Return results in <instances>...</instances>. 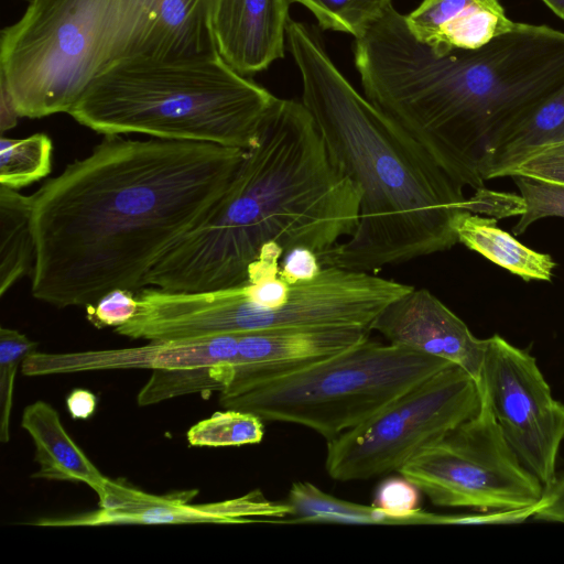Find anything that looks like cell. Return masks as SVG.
I'll use <instances>...</instances> for the list:
<instances>
[{"mask_svg": "<svg viewBox=\"0 0 564 564\" xmlns=\"http://www.w3.org/2000/svg\"><path fill=\"white\" fill-rule=\"evenodd\" d=\"M405 22L413 36L438 55L481 47L518 24L499 0H423Z\"/></svg>", "mask_w": 564, "mask_h": 564, "instance_id": "obj_16", "label": "cell"}, {"mask_svg": "<svg viewBox=\"0 0 564 564\" xmlns=\"http://www.w3.org/2000/svg\"><path fill=\"white\" fill-rule=\"evenodd\" d=\"M564 142V87L500 130L479 163L484 181L508 176L536 150Z\"/></svg>", "mask_w": 564, "mask_h": 564, "instance_id": "obj_19", "label": "cell"}, {"mask_svg": "<svg viewBox=\"0 0 564 564\" xmlns=\"http://www.w3.org/2000/svg\"><path fill=\"white\" fill-rule=\"evenodd\" d=\"M458 242L525 281H550L555 262L497 226L494 217L462 210L454 221Z\"/></svg>", "mask_w": 564, "mask_h": 564, "instance_id": "obj_20", "label": "cell"}, {"mask_svg": "<svg viewBox=\"0 0 564 564\" xmlns=\"http://www.w3.org/2000/svg\"><path fill=\"white\" fill-rule=\"evenodd\" d=\"M286 41L301 74L302 102L361 191L355 231L319 257L322 267L372 272L454 247V221L466 209L464 186L354 88L315 26L290 19Z\"/></svg>", "mask_w": 564, "mask_h": 564, "instance_id": "obj_4", "label": "cell"}, {"mask_svg": "<svg viewBox=\"0 0 564 564\" xmlns=\"http://www.w3.org/2000/svg\"><path fill=\"white\" fill-rule=\"evenodd\" d=\"M31 196L0 185V296L32 273L35 241Z\"/></svg>", "mask_w": 564, "mask_h": 564, "instance_id": "obj_21", "label": "cell"}, {"mask_svg": "<svg viewBox=\"0 0 564 564\" xmlns=\"http://www.w3.org/2000/svg\"><path fill=\"white\" fill-rule=\"evenodd\" d=\"M533 519L564 523V471L556 475L553 484L544 489Z\"/></svg>", "mask_w": 564, "mask_h": 564, "instance_id": "obj_33", "label": "cell"}, {"mask_svg": "<svg viewBox=\"0 0 564 564\" xmlns=\"http://www.w3.org/2000/svg\"><path fill=\"white\" fill-rule=\"evenodd\" d=\"M290 2L212 0V29L220 57L243 76L283 57Z\"/></svg>", "mask_w": 564, "mask_h": 564, "instance_id": "obj_15", "label": "cell"}, {"mask_svg": "<svg viewBox=\"0 0 564 564\" xmlns=\"http://www.w3.org/2000/svg\"><path fill=\"white\" fill-rule=\"evenodd\" d=\"M527 176L564 185V153L544 147L514 166L508 176Z\"/></svg>", "mask_w": 564, "mask_h": 564, "instance_id": "obj_31", "label": "cell"}, {"mask_svg": "<svg viewBox=\"0 0 564 564\" xmlns=\"http://www.w3.org/2000/svg\"><path fill=\"white\" fill-rule=\"evenodd\" d=\"M361 191L303 105L276 98L226 192L142 282L197 292L243 283L264 246L322 257L355 231Z\"/></svg>", "mask_w": 564, "mask_h": 564, "instance_id": "obj_3", "label": "cell"}, {"mask_svg": "<svg viewBox=\"0 0 564 564\" xmlns=\"http://www.w3.org/2000/svg\"><path fill=\"white\" fill-rule=\"evenodd\" d=\"M558 18L564 20V0H542Z\"/></svg>", "mask_w": 564, "mask_h": 564, "instance_id": "obj_36", "label": "cell"}, {"mask_svg": "<svg viewBox=\"0 0 564 564\" xmlns=\"http://www.w3.org/2000/svg\"><path fill=\"white\" fill-rule=\"evenodd\" d=\"M238 351L237 334L154 340L120 349L48 354L35 351L21 365L23 375L39 377L100 370L183 369L232 364Z\"/></svg>", "mask_w": 564, "mask_h": 564, "instance_id": "obj_14", "label": "cell"}, {"mask_svg": "<svg viewBox=\"0 0 564 564\" xmlns=\"http://www.w3.org/2000/svg\"><path fill=\"white\" fill-rule=\"evenodd\" d=\"M263 434V421L259 416L225 409L194 424L186 437L193 446L226 447L258 444Z\"/></svg>", "mask_w": 564, "mask_h": 564, "instance_id": "obj_25", "label": "cell"}, {"mask_svg": "<svg viewBox=\"0 0 564 564\" xmlns=\"http://www.w3.org/2000/svg\"><path fill=\"white\" fill-rule=\"evenodd\" d=\"M194 491L152 496L110 481L99 509L63 518L40 519L43 527H101L117 524L241 523L253 518H285L291 508L271 501L260 490L220 502L195 505Z\"/></svg>", "mask_w": 564, "mask_h": 564, "instance_id": "obj_11", "label": "cell"}, {"mask_svg": "<svg viewBox=\"0 0 564 564\" xmlns=\"http://www.w3.org/2000/svg\"><path fill=\"white\" fill-rule=\"evenodd\" d=\"M232 364L153 370L137 395L140 406L192 393L218 391L228 383Z\"/></svg>", "mask_w": 564, "mask_h": 564, "instance_id": "obj_23", "label": "cell"}, {"mask_svg": "<svg viewBox=\"0 0 564 564\" xmlns=\"http://www.w3.org/2000/svg\"><path fill=\"white\" fill-rule=\"evenodd\" d=\"M304 6L323 30L359 37L386 10L392 0H290Z\"/></svg>", "mask_w": 564, "mask_h": 564, "instance_id": "obj_26", "label": "cell"}, {"mask_svg": "<svg viewBox=\"0 0 564 564\" xmlns=\"http://www.w3.org/2000/svg\"><path fill=\"white\" fill-rule=\"evenodd\" d=\"M152 0H30L0 37V83L20 117L68 112L111 65L143 53Z\"/></svg>", "mask_w": 564, "mask_h": 564, "instance_id": "obj_6", "label": "cell"}, {"mask_svg": "<svg viewBox=\"0 0 564 564\" xmlns=\"http://www.w3.org/2000/svg\"><path fill=\"white\" fill-rule=\"evenodd\" d=\"M389 343L458 366L479 382L486 339L426 289L414 286L390 302L370 325Z\"/></svg>", "mask_w": 564, "mask_h": 564, "instance_id": "obj_12", "label": "cell"}, {"mask_svg": "<svg viewBox=\"0 0 564 564\" xmlns=\"http://www.w3.org/2000/svg\"><path fill=\"white\" fill-rule=\"evenodd\" d=\"M53 143L43 133L12 139L1 135L0 185L20 189L47 176L52 171Z\"/></svg>", "mask_w": 564, "mask_h": 564, "instance_id": "obj_24", "label": "cell"}, {"mask_svg": "<svg viewBox=\"0 0 564 564\" xmlns=\"http://www.w3.org/2000/svg\"><path fill=\"white\" fill-rule=\"evenodd\" d=\"M66 408L74 420H86L95 413L97 398L87 389L76 388L66 398Z\"/></svg>", "mask_w": 564, "mask_h": 564, "instance_id": "obj_34", "label": "cell"}, {"mask_svg": "<svg viewBox=\"0 0 564 564\" xmlns=\"http://www.w3.org/2000/svg\"><path fill=\"white\" fill-rule=\"evenodd\" d=\"M21 426L34 445L39 470L35 479L83 482L99 500L106 495L110 480L90 462L65 430L59 414L50 403L37 400L26 405Z\"/></svg>", "mask_w": 564, "mask_h": 564, "instance_id": "obj_17", "label": "cell"}, {"mask_svg": "<svg viewBox=\"0 0 564 564\" xmlns=\"http://www.w3.org/2000/svg\"><path fill=\"white\" fill-rule=\"evenodd\" d=\"M523 199V213L513 227L522 235L533 223L546 217L564 218V185L527 176H511Z\"/></svg>", "mask_w": 564, "mask_h": 564, "instance_id": "obj_29", "label": "cell"}, {"mask_svg": "<svg viewBox=\"0 0 564 564\" xmlns=\"http://www.w3.org/2000/svg\"><path fill=\"white\" fill-rule=\"evenodd\" d=\"M322 269L316 252L306 247H295L282 257L279 275L289 284H296L314 280Z\"/></svg>", "mask_w": 564, "mask_h": 564, "instance_id": "obj_32", "label": "cell"}, {"mask_svg": "<svg viewBox=\"0 0 564 564\" xmlns=\"http://www.w3.org/2000/svg\"><path fill=\"white\" fill-rule=\"evenodd\" d=\"M478 384L521 464L550 487L564 441V404L553 397L535 358L497 334L486 338Z\"/></svg>", "mask_w": 564, "mask_h": 564, "instance_id": "obj_10", "label": "cell"}, {"mask_svg": "<svg viewBox=\"0 0 564 564\" xmlns=\"http://www.w3.org/2000/svg\"><path fill=\"white\" fill-rule=\"evenodd\" d=\"M420 489L402 475L383 479L376 489L372 506L400 521L401 525L444 524L445 514L419 509Z\"/></svg>", "mask_w": 564, "mask_h": 564, "instance_id": "obj_28", "label": "cell"}, {"mask_svg": "<svg viewBox=\"0 0 564 564\" xmlns=\"http://www.w3.org/2000/svg\"><path fill=\"white\" fill-rule=\"evenodd\" d=\"M449 365L402 345L368 338L296 371L219 393V403L262 421L306 426L330 441Z\"/></svg>", "mask_w": 564, "mask_h": 564, "instance_id": "obj_7", "label": "cell"}, {"mask_svg": "<svg viewBox=\"0 0 564 564\" xmlns=\"http://www.w3.org/2000/svg\"><path fill=\"white\" fill-rule=\"evenodd\" d=\"M398 473L438 507L520 509L539 503L544 495V486L505 440L482 392L473 417Z\"/></svg>", "mask_w": 564, "mask_h": 564, "instance_id": "obj_9", "label": "cell"}, {"mask_svg": "<svg viewBox=\"0 0 564 564\" xmlns=\"http://www.w3.org/2000/svg\"><path fill=\"white\" fill-rule=\"evenodd\" d=\"M478 382L449 365L417 382L359 425L327 441L325 468L338 481L399 471L480 409Z\"/></svg>", "mask_w": 564, "mask_h": 564, "instance_id": "obj_8", "label": "cell"}, {"mask_svg": "<svg viewBox=\"0 0 564 564\" xmlns=\"http://www.w3.org/2000/svg\"><path fill=\"white\" fill-rule=\"evenodd\" d=\"M290 522L401 525L375 506L338 499L307 481L294 482L286 498Z\"/></svg>", "mask_w": 564, "mask_h": 564, "instance_id": "obj_22", "label": "cell"}, {"mask_svg": "<svg viewBox=\"0 0 564 564\" xmlns=\"http://www.w3.org/2000/svg\"><path fill=\"white\" fill-rule=\"evenodd\" d=\"M39 344L17 329L0 328V442L10 441V420L15 376L24 359Z\"/></svg>", "mask_w": 564, "mask_h": 564, "instance_id": "obj_27", "label": "cell"}, {"mask_svg": "<svg viewBox=\"0 0 564 564\" xmlns=\"http://www.w3.org/2000/svg\"><path fill=\"white\" fill-rule=\"evenodd\" d=\"M216 54L212 0H152L141 56L175 61Z\"/></svg>", "mask_w": 564, "mask_h": 564, "instance_id": "obj_18", "label": "cell"}, {"mask_svg": "<svg viewBox=\"0 0 564 564\" xmlns=\"http://www.w3.org/2000/svg\"><path fill=\"white\" fill-rule=\"evenodd\" d=\"M246 150L104 135L31 196L32 296L87 307L137 292L144 276L221 198Z\"/></svg>", "mask_w": 564, "mask_h": 564, "instance_id": "obj_1", "label": "cell"}, {"mask_svg": "<svg viewBox=\"0 0 564 564\" xmlns=\"http://www.w3.org/2000/svg\"><path fill=\"white\" fill-rule=\"evenodd\" d=\"M351 326L273 328L237 334L230 379L219 393H232L336 355L369 338Z\"/></svg>", "mask_w": 564, "mask_h": 564, "instance_id": "obj_13", "label": "cell"}, {"mask_svg": "<svg viewBox=\"0 0 564 564\" xmlns=\"http://www.w3.org/2000/svg\"><path fill=\"white\" fill-rule=\"evenodd\" d=\"M138 311L135 292L116 289L86 307L87 319L96 327H118L130 321Z\"/></svg>", "mask_w": 564, "mask_h": 564, "instance_id": "obj_30", "label": "cell"}, {"mask_svg": "<svg viewBox=\"0 0 564 564\" xmlns=\"http://www.w3.org/2000/svg\"><path fill=\"white\" fill-rule=\"evenodd\" d=\"M0 96H1V102H0V130L1 135L6 131H9L13 129L17 123L18 119L21 118L15 109L14 102L11 98V95L9 94L8 89L3 84L0 83Z\"/></svg>", "mask_w": 564, "mask_h": 564, "instance_id": "obj_35", "label": "cell"}, {"mask_svg": "<svg viewBox=\"0 0 564 564\" xmlns=\"http://www.w3.org/2000/svg\"><path fill=\"white\" fill-rule=\"evenodd\" d=\"M28 1H30V0H28Z\"/></svg>", "mask_w": 564, "mask_h": 564, "instance_id": "obj_38", "label": "cell"}, {"mask_svg": "<svg viewBox=\"0 0 564 564\" xmlns=\"http://www.w3.org/2000/svg\"><path fill=\"white\" fill-rule=\"evenodd\" d=\"M354 52L366 98L475 191L492 138L564 87V32L545 25L518 23L481 47L438 55L392 4Z\"/></svg>", "mask_w": 564, "mask_h": 564, "instance_id": "obj_2", "label": "cell"}, {"mask_svg": "<svg viewBox=\"0 0 564 564\" xmlns=\"http://www.w3.org/2000/svg\"><path fill=\"white\" fill-rule=\"evenodd\" d=\"M549 147L553 148L556 151H560V152L564 153V142L552 144V145H549Z\"/></svg>", "mask_w": 564, "mask_h": 564, "instance_id": "obj_37", "label": "cell"}, {"mask_svg": "<svg viewBox=\"0 0 564 564\" xmlns=\"http://www.w3.org/2000/svg\"><path fill=\"white\" fill-rule=\"evenodd\" d=\"M276 98L219 54L175 61L137 56L99 74L67 113L102 135L135 133L248 150Z\"/></svg>", "mask_w": 564, "mask_h": 564, "instance_id": "obj_5", "label": "cell"}]
</instances>
